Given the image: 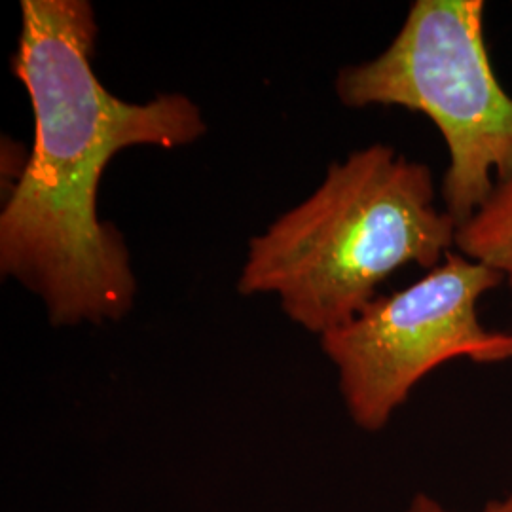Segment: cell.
I'll list each match as a JSON object with an SVG mask.
<instances>
[{"label":"cell","mask_w":512,"mask_h":512,"mask_svg":"<svg viewBox=\"0 0 512 512\" xmlns=\"http://www.w3.org/2000/svg\"><path fill=\"white\" fill-rule=\"evenodd\" d=\"M97 35L88 0L21 2L12 73L29 93L35 141L0 213V272L37 294L54 327L118 321L133 308L128 247L97 213L110 160L129 147H186L207 131L181 93L112 95L93 71Z\"/></svg>","instance_id":"6da1fadb"},{"label":"cell","mask_w":512,"mask_h":512,"mask_svg":"<svg viewBox=\"0 0 512 512\" xmlns=\"http://www.w3.org/2000/svg\"><path fill=\"white\" fill-rule=\"evenodd\" d=\"M456 234L431 169L374 143L332 162L310 198L249 241L238 293L275 294L293 323L321 338L353 321L401 268H437L456 251Z\"/></svg>","instance_id":"7a4b0ae2"},{"label":"cell","mask_w":512,"mask_h":512,"mask_svg":"<svg viewBox=\"0 0 512 512\" xmlns=\"http://www.w3.org/2000/svg\"><path fill=\"white\" fill-rule=\"evenodd\" d=\"M482 0H416L374 59L338 71L342 105L403 107L440 131L448 167L440 196L459 224L512 177V95L495 74Z\"/></svg>","instance_id":"3957f363"},{"label":"cell","mask_w":512,"mask_h":512,"mask_svg":"<svg viewBox=\"0 0 512 512\" xmlns=\"http://www.w3.org/2000/svg\"><path fill=\"white\" fill-rule=\"evenodd\" d=\"M503 283L492 268L452 251L410 287L378 296L348 325L323 334L321 348L336 366L353 423L382 431L414 387L444 363L512 361V330L488 329L478 311Z\"/></svg>","instance_id":"277c9868"},{"label":"cell","mask_w":512,"mask_h":512,"mask_svg":"<svg viewBox=\"0 0 512 512\" xmlns=\"http://www.w3.org/2000/svg\"><path fill=\"white\" fill-rule=\"evenodd\" d=\"M456 251L503 275L512 289V177L495 184L475 213L459 224Z\"/></svg>","instance_id":"5b68a950"},{"label":"cell","mask_w":512,"mask_h":512,"mask_svg":"<svg viewBox=\"0 0 512 512\" xmlns=\"http://www.w3.org/2000/svg\"><path fill=\"white\" fill-rule=\"evenodd\" d=\"M404 512H454L450 511V509H446V507H442L437 499H433V497H429V495L418 494L414 495V499L410 501V505H408V509ZM478 512H512V492L511 494L505 495V497H501V499H497V501H492V503H488L482 511Z\"/></svg>","instance_id":"8992f818"}]
</instances>
